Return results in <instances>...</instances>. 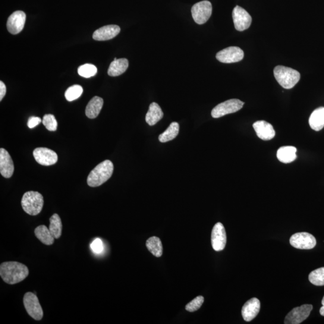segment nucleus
Instances as JSON below:
<instances>
[{"label": "nucleus", "instance_id": "obj_1", "mask_svg": "<svg viewBox=\"0 0 324 324\" xmlns=\"http://www.w3.org/2000/svg\"><path fill=\"white\" fill-rule=\"evenodd\" d=\"M29 275V270L24 264L16 261L3 263L0 266V276L3 281L15 285L23 281Z\"/></svg>", "mask_w": 324, "mask_h": 324}, {"label": "nucleus", "instance_id": "obj_2", "mask_svg": "<svg viewBox=\"0 0 324 324\" xmlns=\"http://www.w3.org/2000/svg\"><path fill=\"white\" fill-rule=\"evenodd\" d=\"M114 171V165L109 160H105L91 171L87 178V184L91 187L100 186L109 180Z\"/></svg>", "mask_w": 324, "mask_h": 324}, {"label": "nucleus", "instance_id": "obj_3", "mask_svg": "<svg viewBox=\"0 0 324 324\" xmlns=\"http://www.w3.org/2000/svg\"><path fill=\"white\" fill-rule=\"evenodd\" d=\"M274 75L278 83L285 89H291L300 81V74L294 69L278 66L274 69Z\"/></svg>", "mask_w": 324, "mask_h": 324}, {"label": "nucleus", "instance_id": "obj_4", "mask_svg": "<svg viewBox=\"0 0 324 324\" xmlns=\"http://www.w3.org/2000/svg\"><path fill=\"white\" fill-rule=\"evenodd\" d=\"M43 204V197L38 191H27L24 194L21 200L24 212L31 216L39 215L42 212Z\"/></svg>", "mask_w": 324, "mask_h": 324}, {"label": "nucleus", "instance_id": "obj_5", "mask_svg": "<svg viewBox=\"0 0 324 324\" xmlns=\"http://www.w3.org/2000/svg\"><path fill=\"white\" fill-rule=\"evenodd\" d=\"M23 302L25 309L32 318L36 320L43 318V311L35 294L31 292H27L24 295Z\"/></svg>", "mask_w": 324, "mask_h": 324}, {"label": "nucleus", "instance_id": "obj_6", "mask_svg": "<svg viewBox=\"0 0 324 324\" xmlns=\"http://www.w3.org/2000/svg\"><path fill=\"white\" fill-rule=\"evenodd\" d=\"M244 103L238 99H230L219 104L212 111L213 118H218L227 114L235 113L243 108Z\"/></svg>", "mask_w": 324, "mask_h": 324}, {"label": "nucleus", "instance_id": "obj_7", "mask_svg": "<svg viewBox=\"0 0 324 324\" xmlns=\"http://www.w3.org/2000/svg\"><path fill=\"white\" fill-rule=\"evenodd\" d=\"M191 15L195 23L204 24L209 20L212 14V5L209 1L197 3L191 8Z\"/></svg>", "mask_w": 324, "mask_h": 324}, {"label": "nucleus", "instance_id": "obj_8", "mask_svg": "<svg viewBox=\"0 0 324 324\" xmlns=\"http://www.w3.org/2000/svg\"><path fill=\"white\" fill-rule=\"evenodd\" d=\"M290 244L298 249L309 250L315 247L316 238L308 232H298L291 236Z\"/></svg>", "mask_w": 324, "mask_h": 324}, {"label": "nucleus", "instance_id": "obj_9", "mask_svg": "<svg viewBox=\"0 0 324 324\" xmlns=\"http://www.w3.org/2000/svg\"><path fill=\"white\" fill-rule=\"evenodd\" d=\"M313 306L311 304H304L292 309L286 315L284 323L285 324H299L303 322L310 315Z\"/></svg>", "mask_w": 324, "mask_h": 324}, {"label": "nucleus", "instance_id": "obj_10", "mask_svg": "<svg viewBox=\"0 0 324 324\" xmlns=\"http://www.w3.org/2000/svg\"><path fill=\"white\" fill-rule=\"evenodd\" d=\"M244 58V52L237 46L228 47L222 50L216 54V58L223 63H233L242 60Z\"/></svg>", "mask_w": 324, "mask_h": 324}, {"label": "nucleus", "instance_id": "obj_11", "mask_svg": "<svg viewBox=\"0 0 324 324\" xmlns=\"http://www.w3.org/2000/svg\"><path fill=\"white\" fill-rule=\"evenodd\" d=\"M235 29L239 31H243L248 29L251 23V16L243 8L237 6L232 12Z\"/></svg>", "mask_w": 324, "mask_h": 324}, {"label": "nucleus", "instance_id": "obj_12", "mask_svg": "<svg viewBox=\"0 0 324 324\" xmlns=\"http://www.w3.org/2000/svg\"><path fill=\"white\" fill-rule=\"evenodd\" d=\"M33 156L37 163L43 166L54 165L58 160L56 153L48 148H37L34 150Z\"/></svg>", "mask_w": 324, "mask_h": 324}, {"label": "nucleus", "instance_id": "obj_13", "mask_svg": "<svg viewBox=\"0 0 324 324\" xmlns=\"http://www.w3.org/2000/svg\"><path fill=\"white\" fill-rule=\"evenodd\" d=\"M226 244V234L224 226L221 222L214 226L212 232V244L217 251L224 249Z\"/></svg>", "mask_w": 324, "mask_h": 324}, {"label": "nucleus", "instance_id": "obj_14", "mask_svg": "<svg viewBox=\"0 0 324 324\" xmlns=\"http://www.w3.org/2000/svg\"><path fill=\"white\" fill-rule=\"evenodd\" d=\"M26 15L23 11H16L8 18L7 28L12 34L20 33L25 26Z\"/></svg>", "mask_w": 324, "mask_h": 324}, {"label": "nucleus", "instance_id": "obj_15", "mask_svg": "<svg viewBox=\"0 0 324 324\" xmlns=\"http://www.w3.org/2000/svg\"><path fill=\"white\" fill-rule=\"evenodd\" d=\"M14 165L13 160L7 150L2 148L0 149V173L3 177L9 178L14 174Z\"/></svg>", "mask_w": 324, "mask_h": 324}, {"label": "nucleus", "instance_id": "obj_16", "mask_svg": "<svg viewBox=\"0 0 324 324\" xmlns=\"http://www.w3.org/2000/svg\"><path fill=\"white\" fill-rule=\"evenodd\" d=\"M260 307V301L256 298H252L247 301L241 310L242 316L245 321L250 322L259 313Z\"/></svg>", "mask_w": 324, "mask_h": 324}, {"label": "nucleus", "instance_id": "obj_17", "mask_svg": "<svg viewBox=\"0 0 324 324\" xmlns=\"http://www.w3.org/2000/svg\"><path fill=\"white\" fill-rule=\"evenodd\" d=\"M257 136L264 141L271 140L275 137L276 132L271 124L266 121H257L253 124Z\"/></svg>", "mask_w": 324, "mask_h": 324}, {"label": "nucleus", "instance_id": "obj_18", "mask_svg": "<svg viewBox=\"0 0 324 324\" xmlns=\"http://www.w3.org/2000/svg\"><path fill=\"white\" fill-rule=\"evenodd\" d=\"M120 32V28L116 25H109L94 31L93 38L98 41H105L114 38Z\"/></svg>", "mask_w": 324, "mask_h": 324}, {"label": "nucleus", "instance_id": "obj_19", "mask_svg": "<svg viewBox=\"0 0 324 324\" xmlns=\"http://www.w3.org/2000/svg\"><path fill=\"white\" fill-rule=\"evenodd\" d=\"M103 100L98 96L94 97L88 103L86 109V114L88 118L93 119L99 115L102 109Z\"/></svg>", "mask_w": 324, "mask_h": 324}, {"label": "nucleus", "instance_id": "obj_20", "mask_svg": "<svg viewBox=\"0 0 324 324\" xmlns=\"http://www.w3.org/2000/svg\"><path fill=\"white\" fill-rule=\"evenodd\" d=\"M297 149L292 146H284L280 148L277 153V157L280 162L289 163L297 159Z\"/></svg>", "mask_w": 324, "mask_h": 324}, {"label": "nucleus", "instance_id": "obj_21", "mask_svg": "<svg viewBox=\"0 0 324 324\" xmlns=\"http://www.w3.org/2000/svg\"><path fill=\"white\" fill-rule=\"evenodd\" d=\"M309 125L313 130L319 131L324 127V107H320L311 113Z\"/></svg>", "mask_w": 324, "mask_h": 324}, {"label": "nucleus", "instance_id": "obj_22", "mask_svg": "<svg viewBox=\"0 0 324 324\" xmlns=\"http://www.w3.org/2000/svg\"><path fill=\"white\" fill-rule=\"evenodd\" d=\"M163 117V112L158 104L155 102L151 103L146 117L147 124L150 125H155Z\"/></svg>", "mask_w": 324, "mask_h": 324}, {"label": "nucleus", "instance_id": "obj_23", "mask_svg": "<svg viewBox=\"0 0 324 324\" xmlns=\"http://www.w3.org/2000/svg\"><path fill=\"white\" fill-rule=\"evenodd\" d=\"M128 67V61L126 58H119L113 61L108 71L111 77H118L124 74Z\"/></svg>", "mask_w": 324, "mask_h": 324}, {"label": "nucleus", "instance_id": "obj_24", "mask_svg": "<svg viewBox=\"0 0 324 324\" xmlns=\"http://www.w3.org/2000/svg\"><path fill=\"white\" fill-rule=\"evenodd\" d=\"M34 234L38 240L47 246H50L54 243L55 238L53 237L51 231L45 225H40L34 230Z\"/></svg>", "mask_w": 324, "mask_h": 324}, {"label": "nucleus", "instance_id": "obj_25", "mask_svg": "<svg viewBox=\"0 0 324 324\" xmlns=\"http://www.w3.org/2000/svg\"><path fill=\"white\" fill-rule=\"evenodd\" d=\"M179 128H180V126H179L178 122H172L167 129L159 135V140L160 142L165 143L174 140L178 135Z\"/></svg>", "mask_w": 324, "mask_h": 324}, {"label": "nucleus", "instance_id": "obj_26", "mask_svg": "<svg viewBox=\"0 0 324 324\" xmlns=\"http://www.w3.org/2000/svg\"><path fill=\"white\" fill-rule=\"evenodd\" d=\"M49 231H51L53 237L58 239L62 234V225L60 217L57 214H53L49 219Z\"/></svg>", "mask_w": 324, "mask_h": 324}, {"label": "nucleus", "instance_id": "obj_27", "mask_svg": "<svg viewBox=\"0 0 324 324\" xmlns=\"http://www.w3.org/2000/svg\"><path fill=\"white\" fill-rule=\"evenodd\" d=\"M146 246L151 253L156 257H160L163 254V246L161 240L157 237H152L148 239Z\"/></svg>", "mask_w": 324, "mask_h": 324}, {"label": "nucleus", "instance_id": "obj_28", "mask_svg": "<svg viewBox=\"0 0 324 324\" xmlns=\"http://www.w3.org/2000/svg\"><path fill=\"white\" fill-rule=\"evenodd\" d=\"M311 284L316 286L324 285V267L311 272L309 276Z\"/></svg>", "mask_w": 324, "mask_h": 324}, {"label": "nucleus", "instance_id": "obj_29", "mask_svg": "<svg viewBox=\"0 0 324 324\" xmlns=\"http://www.w3.org/2000/svg\"><path fill=\"white\" fill-rule=\"evenodd\" d=\"M83 93V89L79 85H74L69 88L65 93L66 99L69 102L74 101L81 97Z\"/></svg>", "mask_w": 324, "mask_h": 324}, {"label": "nucleus", "instance_id": "obj_30", "mask_svg": "<svg viewBox=\"0 0 324 324\" xmlns=\"http://www.w3.org/2000/svg\"><path fill=\"white\" fill-rule=\"evenodd\" d=\"M78 72L81 77L89 78L95 76L97 72V69L93 64H86L81 66L78 68Z\"/></svg>", "mask_w": 324, "mask_h": 324}, {"label": "nucleus", "instance_id": "obj_31", "mask_svg": "<svg viewBox=\"0 0 324 324\" xmlns=\"http://www.w3.org/2000/svg\"><path fill=\"white\" fill-rule=\"evenodd\" d=\"M42 123L45 127L49 131H56L57 128V121H56L54 115L52 114H46L44 115L42 119Z\"/></svg>", "mask_w": 324, "mask_h": 324}, {"label": "nucleus", "instance_id": "obj_32", "mask_svg": "<svg viewBox=\"0 0 324 324\" xmlns=\"http://www.w3.org/2000/svg\"><path fill=\"white\" fill-rule=\"evenodd\" d=\"M204 301V298L203 296H198L185 306V310L190 311V312H193V311L200 309Z\"/></svg>", "mask_w": 324, "mask_h": 324}, {"label": "nucleus", "instance_id": "obj_33", "mask_svg": "<svg viewBox=\"0 0 324 324\" xmlns=\"http://www.w3.org/2000/svg\"><path fill=\"white\" fill-rule=\"evenodd\" d=\"M90 246L93 252L96 254L101 253L103 250V242L99 238L95 239L91 244Z\"/></svg>", "mask_w": 324, "mask_h": 324}, {"label": "nucleus", "instance_id": "obj_34", "mask_svg": "<svg viewBox=\"0 0 324 324\" xmlns=\"http://www.w3.org/2000/svg\"><path fill=\"white\" fill-rule=\"evenodd\" d=\"M41 122H42V119L39 117H31L28 119L27 122L28 127L30 128H33L38 125Z\"/></svg>", "mask_w": 324, "mask_h": 324}, {"label": "nucleus", "instance_id": "obj_35", "mask_svg": "<svg viewBox=\"0 0 324 324\" xmlns=\"http://www.w3.org/2000/svg\"><path fill=\"white\" fill-rule=\"evenodd\" d=\"M6 87L3 81H0V100H3L6 95Z\"/></svg>", "mask_w": 324, "mask_h": 324}, {"label": "nucleus", "instance_id": "obj_36", "mask_svg": "<svg viewBox=\"0 0 324 324\" xmlns=\"http://www.w3.org/2000/svg\"><path fill=\"white\" fill-rule=\"evenodd\" d=\"M322 306L320 309V314H321L322 316H324V297L322 300Z\"/></svg>", "mask_w": 324, "mask_h": 324}]
</instances>
